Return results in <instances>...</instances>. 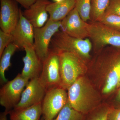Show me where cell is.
Returning a JSON list of instances; mask_svg holds the SVG:
<instances>
[{"label":"cell","mask_w":120,"mask_h":120,"mask_svg":"<svg viewBox=\"0 0 120 120\" xmlns=\"http://www.w3.org/2000/svg\"><path fill=\"white\" fill-rule=\"evenodd\" d=\"M75 0H64L60 2H51L46 8L49 15V19L55 22L62 21L75 8Z\"/></svg>","instance_id":"15"},{"label":"cell","mask_w":120,"mask_h":120,"mask_svg":"<svg viewBox=\"0 0 120 120\" xmlns=\"http://www.w3.org/2000/svg\"><path fill=\"white\" fill-rule=\"evenodd\" d=\"M55 2H59L63 1L64 0H53Z\"/></svg>","instance_id":"30"},{"label":"cell","mask_w":120,"mask_h":120,"mask_svg":"<svg viewBox=\"0 0 120 120\" xmlns=\"http://www.w3.org/2000/svg\"><path fill=\"white\" fill-rule=\"evenodd\" d=\"M46 91L39 77L30 80L22 93L19 102L12 110H19L41 103Z\"/></svg>","instance_id":"9"},{"label":"cell","mask_w":120,"mask_h":120,"mask_svg":"<svg viewBox=\"0 0 120 120\" xmlns=\"http://www.w3.org/2000/svg\"><path fill=\"white\" fill-rule=\"evenodd\" d=\"M85 115L74 109L68 101L53 120H84Z\"/></svg>","instance_id":"20"},{"label":"cell","mask_w":120,"mask_h":120,"mask_svg":"<svg viewBox=\"0 0 120 120\" xmlns=\"http://www.w3.org/2000/svg\"><path fill=\"white\" fill-rule=\"evenodd\" d=\"M18 49V46L13 42H12L5 48L0 56V80L2 85L8 81L5 77V73L11 67V58Z\"/></svg>","instance_id":"18"},{"label":"cell","mask_w":120,"mask_h":120,"mask_svg":"<svg viewBox=\"0 0 120 120\" xmlns=\"http://www.w3.org/2000/svg\"><path fill=\"white\" fill-rule=\"evenodd\" d=\"M98 22L113 30L120 31V16L105 13Z\"/></svg>","instance_id":"22"},{"label":"cell","mask_w":120,"mask_h":120,"mask_svg":"<svg viewBox=\"0 0 120 120\" xmlns=\"http://www.w3.org/2000/svg\"><path fill=\"white\" fill-rule=\"evenodd\" d=\"M26 55L22 58L24 66L22 73V76L29 80L40 77L43 62L39 57L34 47H26Z\"/></svg>","instance_id":"14"},{"label":"cell","mask_w":120,"mask_h":120,"mask_svg":"<svg viewBox=\"0 0 120 120\" xmlns=\"http://www.w3.org/2000/svg\"><path fill=\"white\" fill-rule=\"evenodd\" d=\"M29 81L19 73L13 79L2 86L0 89V105L4 107L5 111L8 112L19 103Z\"/></svg>","instance_id":"5"},{"label":"cell","mask_w":120,"mask_h":120,"mask_svg":"<svg viewBox=\"0 0 120 120\" xmlns=\"http://www.w3.org/2000/svg\"><path fill=\"white\" fill-rule=\"evenodd\" d=\"M0 27L11 34L19 20L20 9L14 0H0Z\"/></svg>","instance_id":"12"},{"label":"cell","mask_w":120,"mask_h":120,"mask_svg":"<svg viewBox=\"0 0 120 120\" xmlns=\"http://www.w3.org/2000/svg\"><path fill=\"white\" fill-rule=\"evenodd\" d=\"M10 120H39L42 114L41 103L19 110L8 112Z\"/></svg>","instance_id":"17"},{"label":"cell","mask_w":120,"mask_h":120,"mask_svg":"<svg viewBox=\"0 0 120 120\" xmlns=\"http://www.w3.org/2000/svg\"><path fill=\"white\" fill-rule=\"evenodd\" d=\"M13 43L19 49L24 50L26 47H34V27L22 14L20 9L19 20L11 32Z\"/></svg>","instance_id":"11"},{"label":"cell","mask_w":120,"mask_h":120,"mask_svg":"<svg viewBox=\"0 0 120 120\" xmlns=\"http://www.w3.org/2000/svg\"><path fill=\"white\" fill-rule=\"evenodd\" d=\"M13 42V38L11 34L0 30V56L5 48L10 43Z\"/></svg>","instance_id":"24"},{"label":"cell","mask_w":120,"mask_h":120,"mask_svg":"<svg viewBox=\"0 0 120 120\" xmlns=\"http://www.w3.org/2000/svg\"><path fill=\"white\" fill-rule=\"evenodd\" d=\"M91 0H75V7L82 19L87 22L90 21Z\"/></svg>","instance_id":"21"},{"label":"cell","mask_w":120,"mask_h":120,"mask_svg":"<svg viewBox=\"0 0 120 120\" xmlns=\"http://www.w3.org/2000/svg\"><path fill=\"white\" fill-rule=\"evenodd\" d=\"M51 2L49 0H37L29 8L22 11L23 15L34 28L42 27L48 20L46 8Z\"/></svg>","instance_id":"13"},{"label":"cell","mask_w":120,"mask_h":120,"mask_svg":"<svg viewBox=\"0 0 120 120\" xmlns=\"http://www.w3.org/2000/svg\"><path fill=\"white\" fill-rule=\"evenodd\" d=\"M57 52L60 60V86L68 89L86 71V64L83 60L74 54L64 51Z\"/></svg>","instance_id":"3"},{"label":"cell","mask_w":120,"mask_h":120,"mask_svg":"<svg viewBox=\"0 0 120 120\" xmlns=\"http://www.w3.org/2000/svg\"><path fill=\"white\" fill-rule=\"evenodd\" d=\"M61 21L55 22L48 19L45 26L34 28V48L42 62L49 54L50 42L54 35L60 30Z\"/></svg>","instance_id":"6"},{"label":"cell","mask_w":120,"mask_h":120,"mask_svg":"<svg viewBox=\"0 0 120 120\" xmlns=\"http://www.w3.org/2000/svg\"><path fill=\"white\" fill-rule=\"evenodd\" d=\"M108 120H120V108L112 109L108 115Z\"/></svg>","instance_id":"26"},{"label":"cell","mask_w":120,"mask_h":120,"mask_svg":"<svg viewBox=\"0 0 120 120\" xmlns=\"http://www.w3.org/2000/svg\"><path fill=\"white\" fill-rule=\"evenodd\" d=\"M117 98L118 101H120V90H119V92H118Z\"/></svg>","instance_id":"29"},{"label":"cell","mask_w":120,"mask_h":120,"mask_svg":"<svg viewBox=\"0 0 120 120\" xmlns=\"http://www.w3.org/2000/svg\"><path fill=\"white\" fill-rule=\"evenodd\" d=\"M105 12L120 16V0H110L109 5Z\"/></svg>","instance_id":"25"},{"label":"cell","mask_w":120,"mask_h":120,"mask_svg":"<svg viewBox=\"0 0 120 120\" xmlns=\"http://www.w3.org/2000/svg\"><path fill=\"white\" fill-rule=\"evenodd\" d=\"M8 114V112L5 111L1 113L0 114V120H8L7 116Z\"/></svg>","instance_id":"28"},{"label":"cell","mask_w":120,"mask_h":120,"mask_svg":"<svg viewBox=\"0 0 120 120\" xmlns=\"http://www.w3.org/2000/svg\"><path fill=\"white\" fill-rule=\"evenodd\" d=\"M45 120H46V119H45Z\"/></svg>","instance_id":"32"},{"label":"cell","mask_w":120,"mask_h":120,"mask_svg":"<svg viewBox=\"0 0 120 120\" xmlns=\"http://www.w3.org/2000/svg\"><path fill=\"white\" fill-rule=\"evenodd\" d=\"M17 3L23 7L24 8L28 9L37 0H14Z\"/></svg>","instance_id":"27"},{"label":"cell","mask_w":120,"mask_h":120,"mask_svg":"<svg viewBox=\"0 0 120 120\" xmlns=\"http://www.w3.org/2000/svg\"><path fill=\"white\" fill-rule=\"evenodd\" d=\"M88 23V38L95 50L100 51L107 46L120 49V31L99 22H90Z\"/></svg>","instance_id":"4"},{"label":"cell","mask_w":120,"mask_h":120,"mask_svg":"<svg viewBox=\"0 0 120 120\" xmlns=\"http://www.w3.org/2000/svg\"><path fill=\"white\" fill-rule=\"evenodd\" d=\"M120 80H119V82H118V85H117V87H120Z\"/></svg>","instance_id":"31"},{"label":"cell","mask_w":120,"mask_h":120,"mask_svg":"<svg viewBox=\"0 0 120 120\" xmlns=\"http://www.w3.org/2000/svg\"><path fill=\"white\" fill-rule=\"evenodd\" d=\"M50 46L51 49L57 52H70L84 61L90 58V52L92 48V43L89 38H77L60 30L53 37Z\"/></svg>","instance_id":"2"},{"label":"cell","mask_w":120,"mask_h":120,"mask_svg":"<svg viewBox=\"0 0 120 120\" xmlns=\"http://www.w3.org/2000/svg\"><path fill=\"white\" fill-rule=\"evenodd\" d=\"M68 102L65 90L60 86L47 90L41 102L45 119L53 120Z\"/></svg>","instance_id":"7"},{"label":"cell","mask_w":120,"mask_h":120,"mask_svg":"<svg viewBox=\"0 0 120 120\" xmlns=\"http://www.w3.org/2000/svg\"><path fill=\"white\" fill-rule=\"evenodd\" d=\"M89 23L83 21L75 8L61 21L60 31L77 38H89Z\"/></svg>","instance_id":"10"},{"label":"cell","mask_w":120,"mask_h":120,"mask_svg":"<svg viewBox=\"0 0 120 120\" xmlns=\"http://www.w3.org/2000/svg\"><path fill=\"white\" fill-rule=\"evenodd\" d=\"M112 109L109 107H105L96 110L95 109L88 113V117H84V120H108V115Z\"/></svg>","instance_id":"23"},{"label":"cell","mask_w":120,"mask_h":120,"mask_svg":"<svg viewBox=\"0 0 120 120\" xmlns=\"http://www.w3.org/2000/svg\"><path fill=\"white\" fill-rule=\"evenodd\" d=\"M68 90V101L74 109L86 115L96 109L94 91L84 78L80 77Z\"/></svg>","instance_id":"1"},{"label":"cell","mask_w":120,"mask_h":120,"mask_svg":"<svg viewBox=\"0 0 120 120\" xmlns=\"http://www.w3.org/2000/svg\"><path fill=\"white\" fill-rule=\"evenodd\" d=\"M120 79V56L110 60L109 72L102 92L107 94L117 87Z\"/></svg>","instance_id":"16"},{"label":"cell","mask_w":120,"mask_h":120,"mask_svg":"<svg viewBox=\"0 0 120 120\" xmlns=\"http://www.w3.org/2000/svg\"><path fill=\"white\" fill-rule=\"evenodd\" d=\"M39 79L47 90L60 86L61 78L58 52L50 49L48 56L43 62Z\"/></svg>","instance_id":"8"},{"label":"cell","mask_w":120,"mask_h":120,"mask_svg":"<svg viewBox=\"0 0 120 120\" xmlns=\"http://www.w3.org/2000/svg\"><path fill=\"white\" fill-rule=\"evenodd\" d=\"M110 0H91L90 22H98L105 13Z\"/></svg>","instance_id":"19"}]
</instances>
